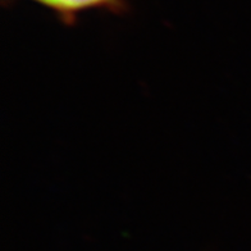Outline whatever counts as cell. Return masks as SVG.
<instances>
[{
	"label": "cell",
	"mask_w": 251,
	"mask_h": 251,
	"mask_svg": "<svg viewBox=\"0 0 251 251\" xmlns=\"http://www.w3.org/2000/svg\"><path fill=\"white\" fill-rule=\"evenodd\" d=\"M36 1L63 13H73L78 10L99 7L102 4L110 3L112 0H36Z\"/></svg>",
	"instance_id": "cell-1"
}]
</instances>
